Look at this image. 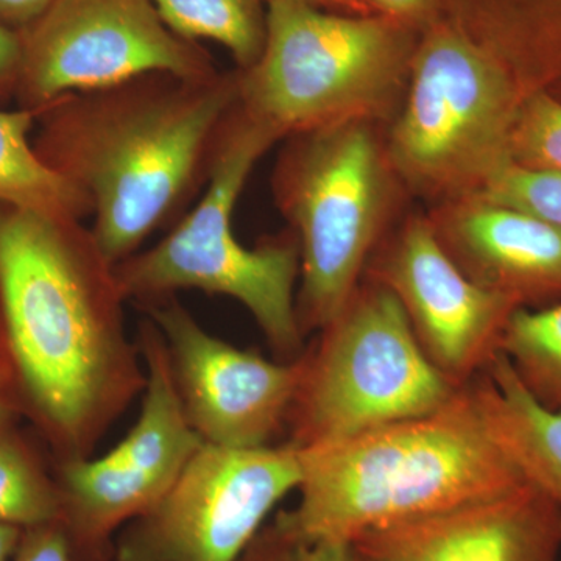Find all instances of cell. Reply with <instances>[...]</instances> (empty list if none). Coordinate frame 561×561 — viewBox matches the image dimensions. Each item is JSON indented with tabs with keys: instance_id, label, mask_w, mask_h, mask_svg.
<instances>
[{
	"instance_id": "obj_1",
	"label": "cell",
	"mask_w": 561,
	"mask_h": 561,
	"mask_svg": "<svg viewBox=\"0 0 561 561\" xmlns=\"http://www.w3.org/2000/svg\"><path fill=\"white\" fill-rule=\"evenodd\" d=\"M125 302L90 228L0 206V362L55 460L91 457L142 394Z\"/></svg>"
},
{
	"instance_id": "obj_2",
	"label": "cell",
	"mask_w": 561,
	"mask_h": 561,
	"mask_svg": "<svg viewBox=\"0 0 561 561\" xmlns=\"http://www.w3.org/2000/svg\"><path fill=\"white\" fill-rule=\"evenodd\" d=\"M236 105L238 70L201 80L149 73L38 111L33 146L90 201L92 238L117 265L208 183Z\"/></svg>"
},
{
	"instance_id": "obj_3",
	"label": "cell",
	"mask_w": 561,
	"mask_h": 561,
	"mask_svg": "<svg viewBox=\"0 0 561 561\" xmlns=\"http://www.w3.org/2000/svg\"><path fill=\"white\" fill-rule=\"evenodd\" d=\"M300 451V500L273 523L316 540L353 542L527 483L491 431L476 378L430 415Z\"/></svg>"
},
{
	"instance_id": "obj_4",
	"label": "cell",
	"mask_w": 561,
	"mask_h": 561,
	"mask_svg": "<svg viewBox=\"0 0 561 561\" xmlns=\"http://www.w3.org/2000/svg\"><path fill=\"white\" fill-rule=\"evenodd\" d=\"M261 57L238 70V105L286 140L345 122L393 119L419 28L382 14L342 13L301 0H265Z\"/></svg>"
},
{
	"instance_id": "obj_5",
	"label": "cell",
	"mask_w": 561,
	"mask_h": 561,
	"mask_svg": "<svg viewBox=\"0 0 561 561\" xmlns=\"http://www.w3.org/2000/svg\"><path fill=\"white\" fill-rule=\"evenodd\" d=\"M276 139L236 105L221 130L201 202L147 250L114 265L125 300H168L175 291L225 295L249 309L284 362L302 354L297 313L300 247L294 232L245 247L232 216L247 180Z\"/></svg>"
},
{
	"instance_id": "obj_6",
	"label": "cell",
	"mask_w": 561,
	"mask_h": 561,
	"mask_svg": "<svg viewBox=\"0 0 561 561\" xmlns=\"http://www.w3.org/2000/svg\"><path fill=\"white\" fill-rule=\"evenodd\" d=\"M524 95L512 73L448 18L420 33L386 146L394 176L435 205L472 197L512 164Z\"/></svg>"
},
{
	"instance_id": "obj_7",
	"label": "cell",
	"mask_w": 561,
	"mask_h": 561,
	"mask_svg": "<svg viewBox=\"0 0 561 561\" xmlns=\"http://www.w3.org/2000/svg\"><path fill=\"white\" fill-rule=\"evenodd\" d=\"M273 192L300 247L302 334L337 319L360 286L387 220L394 176L373 122L287 138Z\"/></svg>"
},
{
	"instance_id": "obj_8",
	"label": "cell",
	"mask_w": 561,
	"mask_h": 561,
	"mask_svg": "<svg viewBox=\"0 0 561 561\" xmlns=\"http://www.w3.org/2000/svg\"><path fill=\"white\" fill-rule=\"evenodd\" d=\"M320 332L313 348L302 351L287 420L298 448L430 415L461 389L424 354L400 300L378 280L357 287Z\"/></svg>"
},
{
	"instance_id": "obj_9",
	"label": "cell",
	"mask_w": 561,
	"mask_h": 561,
	"mask_svg": "<svg viewBox=\"0 0 561 561\" xmlns=\"http://www.w3.org/2000/svg\"><path fill=\"white\" fill-rule=\"evenodd\" d=\"M136 342L146 387L131 430L101 457L55 460L61 523L76 561H108L114 531L150 512L205 445L184 415L157 324L144 321Z\"/></svg>"
},
{
	"instance_id": "obj_10",
	"label": "cell",
	"mask_w": 561,
	"mask_h": 561,
	"mask_svg": "<svg viewBox=\"0 0 561 561\" xmlns=\"http://www.w3.org/2000/svg\"><path fill=\"white\" fill-rule=\"evenodd\" d=\"M301 451L203 445L164 497L128 524L116 561H238L268 513L298 490Z\"/></svg>"
},
{
	"instance_id": "obj_11",
	"label": "cell",
	"mask_w": 561,
	"mask_h": 561,
	"mask_svg": "<svg viewBox=\"0 0 561 561\" xmlns=\"http://www.w3.org/2000/svg\"><path fill=\"white\" fill-rule=\"evenodd\" d=\"M16 101L33 113L60 99L149 73L208 79L217 73L197 44L164 24L151 0H55L21 32Z\"/></svg>"
},
{
	"instance_id": "obj_12",
	"label": "cell",
	"mask_w": 561,
	"mask_h": 561,
	"mask_svg": "<svg viewBox=\"0 0 561 561\" xmlns=\"http://www.w3.org/2000/svg\"><path fill=\"white\" fill-rule=\"evenodd\" d=\"M168 351L184 415L206 445L251 449L271 445L289 420L301 379V356L265 359L209 334L180 302L140 306Z\"/></svg>"
},
{
	"instance_id": "obj_13",
	"label": "cell",
	"mask_w": 561,
	"mask_h": 561,
	"mask_svg": "<svg viewBox=\"0 0 561 561\" xmlns=\"http://www.w3.org/2000/svg\"><path fill=\"white\" fill-rule=\"evenodd\" d=\"M373 272L370 278L400 300L424 354L457 387L478 378L500 353L505 324L519 309L461 272L430 217L405 221Z\"/></svg>"
},
{
	"instance_id": "obj_14",
	"label": "cell",
	"mask_w": 561,
	"mask_h": 561,
	"mask_svg": "<svg viewBox=\"0 0 561 561\" xmlns=\"http://www.w3.org/2000/svg\"><path fill=\"white\" fill-rule=\"evenodd\" d=\"M353 561H557L561 508L526 483L511 493L362 535Z\"/></svg>"
},
{
	"instance_id": "obj_15",
	"label": "cell",
	"mask_w": 561,
	"mask_h": 561,
	"mask_svg": "<svg viewBox=\"0 0 561 561\" xmlns=\"http://www.w3.org/2000/svg\"><path fill=\"white\" fill-rule=\"evenodd\" d=\"M430 220L461 272L518 308L561 302V228L479 195L442 203Z\"/></svg>"
},
{
	"instance_id": "obj_16",
	"label": "cell",
	"mask_w": 561,
	"mask_h": 561,
	"mask_svg": "<svg viewBox=\"0 0 561 561\" xmlns=\"http://www.w3.org/2000/svg\"><path fill=\"white\" fill-rule=\"evenodd\" d=\"M442 16L512 73L524 98L561 81V0H445Z\"/></svg>"
},
{
	"instance_id": "obj_17",
	"label": "cell",
	"mask_w": 561,
	"mask_h": 561,
	"mask_svg": "<svg viewBox=\"0 0 561 561\" xmlns=\"http://www.w3.org/2000/svg\"><path fill=\"white\" fill-rule=\"evenodd\" d=\"M476 383L502 449L526 482L561 508V411H551L535 400L502 353L493 357Z\"/></svg>"
},
{
	"instance_id": "obj_18",
	"label": "cell",
	"mask_w": 561,
	"mask_h": 561,
	"mask_svg": "<svg viewBox=\"0 0 561 561\" xmlns=\"http://www.w3.org/2000/svg\"><path fill=\"white\" fill-rule=\"evenodd\" d=\"M35 124L31 110H0V206L83 221L91 217V203L41 160L31 139Z\"/></svg>"
},
{
	"instance_id": "obj_19",
	"label": "cell",
	"mask_w": 561,
	"mask_h": 561,
	"mask_svg": "<svg viewBox=\"0 0 561 561\" xmlns=\"http://www.w3.org/2000/svg\"><path fill=\"white\" fill-rule=\"evenodd\" d=\"M180 38L214 41L230 51L239 70L261 57L267 35L265 0H151Z\"/></svg>"
},
{
	"instance_id": "obj_20",
	"label": "cell",
	"mask_w": 561,
	"mask_h": 561,
	"mask_svg": "<svg viewBox=\"0 0 561 561\" xmlns=\"http://www.w3.org/2000/svg\"><path fill=\"white\" fill-rule=\"evenodd\" d=\"M500 353L535 400L561 411V302L516 309L502 332Z\"/></svg>"
},
{
	"instance_id": "obj_21",
	"label": "cell",
	"mask_w": 561,
	"mask_h": 561,
	"mask_svg": "<svg viewBox=\"0 0 561 561\" xmlns=\"http://www.w3.org/2000/svg\"><path fill=\"white\" fill-rule=\"evenodd\" d=\"M61 519L57 479L31 442L14 430L0 438V523L20 529Z\"/></svg>"
},
{
	"instance_id": "obj_22",
	"label": "cell",
	"mask_w": 561,
	"mask_h": 561,
	"mask_svg": "<svg viewBox=\"0 0 561 561\" xmlns=\"http://www.w3.org/2000/svg\"><path fill=\"white\" fill-rule=\"evenodd\" d=\"M511 158L519 168L561 172V101L551 91L524 98L513 127Z\"/></svg>"
},
{
	"instance_id": "obj_23",
	"label": "cell",
	"mask_w": 561,
	"mask_h": 561,
	"mask_svg": "<svg viewBox=\"0 0 561 561\" xmlns=\"http://www.w3.org/2000/svg\"><path fill=\"white\" fill-rule=\"evenodd\" d=\"M478 195L561 228V172L531 171L512 162Z\"/></svg>"
},
{
	"instance_id": "obj_24",
	"label": "cell",
	"mask_w": 561,
	"mask_h": 561,
	"mask_svg": "<svg viewBox=\"0 0 561 561\" xmlns=\"http://www.w3.org/2000/svg\"><path fill=\"white\" fill-rule=\"evenodd\" d=\"M238 561H353V546L298 537L273 523L260 530Z\"/></svg>"
},
{
	"instance_id": "obj_25",
	"label": "cell",
	"mask_w": 561,
	"mask_h": 561,
	"mask_svg": "<svg viewBox=\"0 0 561 561\" xmlns=\"http://www.w3.org/2000/svg\"><path fill=\"white\" fill-rule=\"evenodd\" d=\"M11 561H76L61 519L22 530Z\"/></svg>"
},
{
	"instance_id": "obj_26",
	"label": "cell",
	"mask_w": 561,
	"mask_h": 561,
	"mask_svg": "<svg viewBox=\"0 0 561 561\" xmlns=\"http://www.w3.org/2000/svg\"><path fill=\"white\" fill-rule=\"evenodd\" d=\"M376 14L390 18L423 31L430 22L443 14L445 0H365Z\"/></svg>"
},
{
	"instance_id": "obj_27",
	"label": "cell",
	"mask_w": 561,
	"mask_h": 561,
	"mask_svg": "<svg viewBox=\"0 0 561 561\" xmlns=\"http://www.w3.org/2000/svg\"><path fill=\"white\" fill-rule=\"evenodd\" d=\"M24 43L21 32L0 24V102L16 98Z\"/></svg>"
},
{
	"instance_id": "obj_28",
	"label": "cell",
	"mask_w": 561,
	"mask_h": 561,
	"mask_svg": "<svg viewBox=\"0 0 561 561\" xmlns=\"http://www.w3.org/2000/svg\"><path fill=\"white\" fill-rule=\"evenodd\" d=\"M55 0H0V24L24 32L54 5Z\"/></svg>"
},
{
	"instance_id": "obj_29",
	"label": "cell",
	"mask_w": 561,
	"mask_h": 561,
	"mask_svg": "<svg viewBox=\"0 0 561 561\" xmlns=\"http://www.w3.org/2000/svg\"><path fill=\"white\" fill-rule=\"evenodd\" d=\"M22 416L16 394L11 386L9 371L0 362V438L16 430L18 420Z\"/></svg>"
},
{
	"instance_id": "obj_30",
	"label": "cell",
	"mask_w": 561,
	"mask_h": 561,
	"mask_svg": "<svg viewBox=\"0 0 561 561\" xmlns=\"http://www.w3.org/2000/svg\"><path fill=\"white\" fill-rule=\"evenodd\" d=\"M301 2L311 3L324 10L342 11V13H373L365 0H301Z\"/></svg>"
},
{
	"instance_id": "obj_31",
	"label": "cell",
	"mask_w": 561,
	"mask_h": 561,
	"mask_svg": "<svg viewBox=\"0 0 561 561\" xmlns=\"http://www.w3.org/2000/svg\"><path fill=\"white\" fill-rule=\"evenodd\" d=\"M22 529L0 523V561H11L18 545H20Z\"/></svg>"
},
{
	"instance_id": "obj_32",
	"label": "cell",
	"mask_w": 561,
	"mask_h": 561,
	"mask_svg": "<svg viewBox=\"0 0 561 561\" xmlns=\"http://www.w3.org/2000/svg\"><path fill=\"white\" fill-rule=\"evenodd\" d=\"M548 91H551L552 94L556 95V98L559 99V101H561V81L560 83H557L556 87H552L551 90Z\"/></svg>"
}]
</instances>
